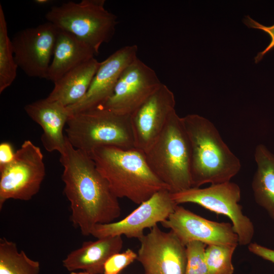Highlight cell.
Listing matches in <instances>:
<instances>
[{"label":"cell","instance_id":"obj_24","mask_svg":"<svg viewBox=\"0 0 274 274\" xmlns=\"http://www.w3.org/2000/svg\"><path fill=\"white\" fill-rule=\"evenodd\" d=\"M187 264L185 274H208L204 251L207 245L193 241L186 245Z\"/></svg>","mask_w":274,"mask_h":274},{"label":"cell","instance_id":"obj_21","mask_svg":"<svg viewBox=\"0 0 274 274\" xmlns=\"http://www.w3.org/2000/svg\"><path fill=\"white\" fill-rule=\"evenodd\" d=\"M40 264L30 259L16 244L0 239V274H39Z\"/></svg>","mask_w":274,"mask_h":274},{"label":"cell","instance_id":"obj_19","mask_svg":"<svg viewBox=\"0 0 274 274\" xmlns=\"http://www.w3.org/2000/svg\"><path fill=\"white\" fill-rule=\"evenodd\" d=\"M100 63L94 57L71 70L54 83L46 98L66 107L77 104L87 92Z\"/></svg>","mask_w":274,"mask_h":274},{"label":"cell","instance_id":"obj_13","mask_svg":"<svg viewBox=\"0 0 274 274\" xmlns=\"http://www.w3.org/2000/svg\"><path fill=\"white\" fill-rule=\"evenodd\" d=\"M161 224L173 231L185 245L193 241L207 246L237 247L238 245V236L232 224L207 219L179 204Z\"/></svg>","mask_w":274,"mask_h":274},{"label":"cell","instance_id":"obj_25","mask_svg":"<svg viewBox=\"0 0 274 274\" xmlns=\"http://www.w3.org/2000/svg\"><path fill=\"white\" fill-rule=\"evenodd\" d=\"M137 259V254L130 249L111 256L106 262L104 274H119Z\"/></svg>","mask_w":274,"mask_h":274},{"label":"cell","instance_id":"obj_17","mask_svg":"<svg viewBox=\"0 0 274 274\" xmlns=\"http://www.w3.org/2000/svg\"><path fill=\"white\" fill-rule=\"evenodd\" d=\"M122 236H109L95 241L84 242L62 260V265L70 272L82 270L90 274H104L105 265L113 255L120 252Z\"/></svg>","mask_w":274,"mask_h":274},{"label":"cell","instance_id":"obj_4","mask_svg":"<svg viewBox=\"0 0 274 274\" xmlns=\"http://www.w3.org/2000/svg\"><path fill=\"white\" fill-rule=\"evenodd\" d=\"M144 154L152 171L172 193L192 187L190 142L182 117L175 110Z\"/></svg>","mask_w":274,"mask_h":274},{"label":"cell","instance_id":"obj_27","mask_svg":"<svg viewBox=\"0 0 274 274\" xmlns=\"http://www.w3.org/2000/svg\"><path fill=\"white\" fill-rule=\"evenodd\" d=\"M249 251L262 258L274 263V250L263 246L256 243H251L248 245Z\"/></svg>","mask_w":274,"mask_h":274},{"label":"cell","instance_id":"obj_22","mask_svg":"<svg viewBox=\"0 0 274 274\" xmlns=\"http://www.w3.org/2000/svg\"><path fill=\"white\" fill-rule=\"evenodd\" d=\"M17 64L13 52L7 24L0 4V93L9 87L17 76Z\"/></svg>","mask_w":274,"mask_h":274},{"label":"cell","instance_id":"obj_15","mask_svg":"<svg viewBox=\"0 0 274 274\" xmlns=\"http://www.w3.org/2000/svg\"><path fill=\"white\" fill-rule=\"evenodd\" d=\"M138 50L136 45L126 46L101 62L84 97L66 107L70 115L103 105L113 94L124 70L138 58Z\"/></svg>","mask_w":274,"mask_h":274},{"label":"cell","instance_id":"obj_29","mask_svg":"<svg viewBox=\"0 0 274 274\" xmlns=\"http://www.w3.org/2000/svg\"><path fill=\"white\" fill-rule=\"evenodd\" d=\"M34 3L40 5H45L51 3L50 0H35Z\"/></svg>","mask_w":274,"mask_h":274},{"label":"cell","instance_id":"obj_3","mask_svg":"<svg viewBox=\"0 0 274 274\" xmlns=\"http://www.w3.org/2000/svg\"><path fill=\"white\" fill-rule=\"evenodd\" d=\"M182 119L190 145L192 187L230 181L239 172L241 162L214 124L197 114Z\"/></svg>","mask_w":274,"mask_h":274},{"label":"cell","instance_id":"obj_6","mask_svg":"<svg viewBox=\"0 0 274 274\" xmlns=\"http://www.w3.org/2000/svg\"><path fill=\"white\" fill-rule=\"evenodd\" d=\"M105 0L72 1L53 6L46 14L49 22L89 45L96 54L115 32L117 17L105 7Z\"/></svg>","mask_w":274,"mask_h":274},{"label":"cell","instance_id":"obj_18","mask_svg":"<svg viewBox=\"0 0 274 274\" xmlns=\"http://www.w3.org/2000/svg\"><path fill=\"white\" fill-rule=\"evenodd\" d=\"M95 54L85 42L58 29L47 80L55 83L71 70L94 58Z\"/></svg>","mask_w":274,"mask_h":274},{"label":"cell","instance_id":"obj_8","mask_svg":"<svg viewBox=\"0 0 274 274\" xmlns=\"http://www.w3.org/2000/svg\"><path fill=\"white\" fill-rule=\"evenodd\" d=\"M40 148L25 141L13 160L0 167V210L10 199L27 201L39 191L46 171Z\"/></svg>","mask_w":274,"mask_h":274},{"label":"cell","instance_id":"obj_23","mask_svg":"<svg viewBox=\"0 0 274 274\" xmlns=\"http://www.w3.org/2000/svg\"><path fill=\"white\" fill-rule=\"evenodd\" d=\"M236 248L218 245L207 246L204 256L208 274H233L232 258Z\"/></svg>","mask_w":274,"mask_h":274},{"label":"cell","instance_id":"obj_12","mask_svg":"<svg viewBox=\"0 0 274 274\" xmlns=\"http://www.w3.org/2000/svg\"><path fill=\"white\" fill-rule=\"evenodd\" d=\"M161 84L155 71L137 58L124 70L113 94L101 107L130 116Z\"/></svg>","mask_w":274,"mask_h":274},{"label":"cell","instance_id":"obj_2","mask_svg":"<svg viewBox=\"0 0 274 274\" xmlns=\"http://www.w3.org/2000/svg\"><path fill=\"white\" fill-rule=\"evenodd\" d=\"M89 156L118 198L140 204L160 190H169L152 171L144 153L136 149L101 147Z\"/></svg>","mask_w":274,"mask_h":274},{"label":"cell","instance_id":"obj_28","mask_svg":"<svg viewBox=\"0 0 274 274\" xmlns=\"http://www.w3.org/2000/svg\"><path fill=\"white\" fill-rule=\"evenodd\" d=\"M15 152L10 143H2L0 144V167L11 162L14 158Z\"/></svg>","mask_w":274,"mask_h":274},{"label":"cell","instance_id":"obj_5","mask_svg":"<svg viewBox=\"0 0 274 274\" xmlns=\"http://www.w3.org/2000/svg\"><path fill=\"white\" fill-rule=\"evenodd\" d=\"M65 129L71 144L88 155L101 147L135 149L130 116L101 106L71 115Z\"/></svg>","mask_w":274,"mask_h":274},{"label":"cell","instance_id":"obj_14","mask_svg":"<svg viewBox=\"0 0 274 274\" xmlns=\"http://www.w3.org/2000/svg\"><path fill=\"white\" fill-rule=\"evenodd\" d=\"M173 92L165 84L160 86L130 115L135 149L146 153L163 130L175 110Z\"/></svg>","mask_w":274,"mask_h":274},{"label":"cell","instance_id":"obj_16","mask_svg":"<svg viewBox=\"0 0 274 274\" xmlns=\"http://www.w3.org/2000/svg\"><path fill=\"white\" fill-rule=\"evenodd\" d=\"M24 110L42 127L41 142L45 149L50 152L56 151L61 154L67 141L63 130L70 116L66 107L46 98L26 105Z\"/></svg>","mask_w":274,"mask_h":274},{"label":"cell","instance_id":"obj_26","mask_svg":"<svg viewBox=\"0 0 274 274\" xmlns=\"http://www.w3.org/2000/svg\"><path fill=\"white\" fill-rule=\"evenodd\" d=\"M243 22L248 27L261 30L267 33L270 37V42L268 45L263 51L258 52L254 58L255 62L257 63L262 59L267 53L274 48V24L271 26L264 25L249 15L244 17Z\"/></svg>","mask_w":274,"mask_h":274},{"label":"cell","instance_id":"obj_9","mask_svg":"<svg viewBox=\"0 0 274 274\" xmlns=\"http://www.w3.org/2000/svg\"><path fill=\"white\" fill-rule=\"evenodd\" d=\"M58 30L47 21L17 32L11 40L17 66L27 76L47 80Z\"/></svg>","mask_w":274,"mask_h":274},{"label":"cell","instance_id":"obj_10","mask_svg":"<svg viewBox=\"0 0 274 274\" xmlns=\"http://www.w3.org/2000/svg\"><path fill=\"white\" fill-rule=\"evenodd\" d=\"M137 259L144 274H185L186 247L175 233L162 230L157 225L140 238Z\"/></svg>","mask_w":274,"mask_h":274},{"label":"cell","instance_id":"obj_11","mask_svg":"<svg viewBox=\"0 0 274 274\" xmlns=\"http://www.w3.org/2000/svg\"><path fill=\"white\" fill-rule=\"evenodd\" d=\"M177 204L167 189L157 192L143 202L123 219L107 224H98L92 229L91 235L96 238L109 236H122L140 239L147 228H151L165 221L174 212Z\"/></svg>","mask_w":274,"mask_h":274},{"label":"cell","instance_id":"obj_30","mask_svg":"<svg viewBox=\"0 0 274 274\" xmlns=\"http://www.w3.org/2000/svg\"><path fill=\"white\" fill-rule=\"evenodd\" d=\"M70 274H90L84 271H74V272H70Z\"/></svg>","mask_w":274,"mask_h":274},{"label":"cell","instance_id":"obj_7","mask_svg":"<svg viewBox=\"0 0 274 274\" xmlns=\"http://www.w3.org/2000/svg\"><path fill=\"white\" fill-rule=\"evenodd\" d=\"M174 201L180 204L193 203L227 217L231 221L237 235L238 245H249L254 234V226L250 219L242 211L239 204L241 191L239 186L231 181L211 184L203 188L191 187L188 189L172 193Z\"/></svg>","mask_w":274,"mask_h":274},{"label":"cell","instance_id":"obj_1","mask_svg":"<svg viewBox=\"0 0 274 274\" xmlns=\"http://www.w3.org/2000/svg\"><path fill=\"white\" fill-rule=\"evenodd\" d=\"M60 161L63 167V192L70 203V220L83 235H91L95 225L110 223L119 217L118 198L89 155L75 149L67 139Z\"/></svg>","mask_w":274,"mask_h":274},{"label":"cell","instance_id":"obj_20","mask_svg":"<svg viewBox=\"0 0 274 274\" xmlns=\"http://www.w3.org/2000/svg\"><path fill=\"white\" fill-rule=\"evenodd\" d=\"M254 158L257 167L251 184L254 197L274 221V154L264 145L259 144Z\"/></svg>","mask_w":274,"mask_h":274}]
</instances>
